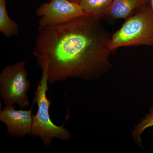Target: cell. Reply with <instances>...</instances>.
Returning <instances> with one entry per match:
<instances>
[{
    "label": "cell",
    "mask_w": 153,
    "mask_h": 153,
    "mask_svg": "<svg viewBox=\"0 0 153 153\" xmlns=\"http://www.w3.org/2000/svg\"><path fill=\"white\" fill-rule=\"evenodd\" d=\"M153 126V105L150 110L149 114L141 121L134 130L133 136L136 141L139 144H141V135L146 129Z\"/></svg>",
    "instance_id": "10"
},
{
    "label": "cell",
    "mask_w": 153,
    "mask_h": 153,
    "mask_svg": "<svg viewBox=\"0 0 153 153\" xmlns=\"http://www.w3.org/2000/svg\"><path fill=\"white\" fill-rule=\"evenodd\" d=\"M42 75L37 84L33 101L38 105L36 114L33 115V122L30 134L34 137H39L45 146L52 145V140L57 138L67 141L71 139L70 131L64 127V123L58 126L53 123L49 113L51 100L48 98V85L47 67L40 66Z\"/></svg>",
    "instance_id": "2"
},
{
    "label": "cell",
    "mask_w": 153,
    "mask_h": 153,
    "mask_svg": "<svg viewBox=\"0 0 153 153\" xmlns=\"http://www.w3.org/2000/svg\"><path fill=\"white\" fill-rule=\"evenodd\" d=\"M100 20L83 16L39 27L33 54L39 67H47L49 83L71 77L91 80L110 69L111 36Z\"/></svg>",
    "instance_id": "1"
},
{
    "label": "cell",
    "mask_w": 153,
    "mask_h": 153,
    "mask_svg": "<svg viewBox=\"0 0 153 153\" xmlns=\"http://www.w3.org/2000/svg\"><path fill=\"white\" fill-rule=\"evenodd\" d=\"M146 45L153 46V12L143 8L129 17L111 36L109 43L111 51L120 47Z\"/></svg>",
    "instance_id": "3"
},
{
    "label": "cell",
    "mask_w": 153,
    "mask_h": 153,
    "mask_svg": "<svg viewBox=\"0 0 153 153\" xmlns=\"http://www.w3.org/2000/svg\"><path fill=\"white\" fill-rule=\"evenodd\" d=\"M35 102L30 110H16L13 105H6L0 111V120L6 125L7 132L15 138H22L30 134L33 122L32 111Z\"/></svg>",
    "instance_id": "6"
},
{
    "label": "cell",
    "mask_w": 153,
    "mask_h": 153,
    "mask_svg": "<svg viewBox=\"0 0 153 153\" xmlns=\"http://www.w3.org/2000/svg\"><path fill=\"white\" fill-rule=\"evenodd\" d=\"M151 6H152V10L153 12V0H151Z\"/></svg>",
    "instance_id": "11"
},
{
    "label": "cell",
    "mask_w": 153,
    "mask_h": 153,
    "mask_svg": "<svg viewBox=\"0 0 153 153\" xmlns=\"http://www.w3.org/2000/svg\"><path fill=\"white\" fill-rule=\"evenodd\" d=\"M147 0H113L107 10L105 15L114 19H126Z\"/></svg>",
    "instance_id": "7"
},
{
    "label": "cell",
    "mask_w": 153,
    "mask_h": 153,
    "mask_svg": "<svg viewBox=\"0 0 153 153\" xmlns=\"http://www.w3.org/2000/svg\"><path fill=\"white\" fill-rule=\"evenodd\" d=\"M36 15L41 17L39 27L61 25L85 16L79 4L71 0H51L38 8Z\"/></svg>",
    "instance_id": "5"
},
{
    "label": "cell",
    "mask_w": 153,
    "mask_h": 153,
    "mask_svg": "<svg viewBox=\"0 0 153 153\" xmlns=\"http://www.w3.org/2000/svg\"><path fill=\"white\" fill-rule=\"evenodd\" d=\"M113 0H80L79 5L84 15L100 20Z\"/></svg>",
    "instance_id": "8"
},
{
    "label": "cell",
    "mask_w": 153,
    "mask_h": 153,
    "mask_svg": "<svg viewBox=\"0 0 153 153\" xmlns=\"http://www.w3.org/2000/svg\"><path fill=\"white\" fill-rule=\"evenodd\" d=\"M71 1H73L75 2L78 3L79 4V2H80V0H71Z\"/></svg>",
    "instance_id": "12"
},
{
    "label": "cell",
    "mask_w": 153,
    "mask_h": 153,
    "mask_svg": "<svg viewBox=\"0 0 153 153\" xmlns=\"http://www.w3.org/2000/svg\"><path fill=\"white\" fill-rule=\"evenodd\" d=\"M25 60L6 66L0 73V97L6 105L27 108L30 102L27 92L30 82Z\"/></svg>",
    "instance_id": "4"
},
{
    "label": "cell",
    "mask_w": 153,
    "mask_h": 153,
    "mask_svg": "<svg viewBox=\"0 0 153 153\" xmlns=\"http://www.w3.org/2000/svg\"><path fill=\"white\" fill-rule=\"evenodd\" d=\"M0 32L8 38L19 34V26L7 13L6 0H0Z\"/></svg>",
    "instance_id": "9"
}]
</instances>
